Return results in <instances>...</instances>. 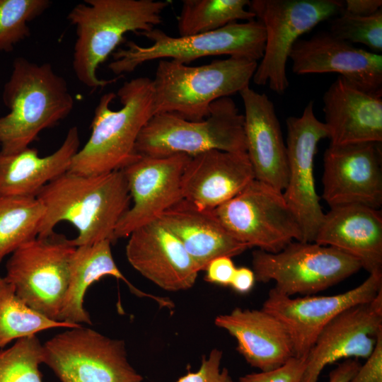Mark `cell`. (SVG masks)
Instances as JSON below:
<instances>
[{
    "label": "cell",
    "instance_id": "8d00e7d4",
    "mask_svg": "<svg viewBox=\"0 0 382 382\" xmlns=\"http://www.w3.org/2000/svg\"><path fill=\"white\" fill-rule=\"evenodd\" d=\"M231 258L221 256L209 262L204 270V279L209 283L229 286L236 269Z\"/></svg>",
    "mask_w": 382,
    "mask_h": 382
},
{
    "label": "cell",
    "instance_id": "2e32d148",
    "mask_svg": "<svg viewBox=\"0 0 382 382\" xmlns=\"http://www.w3.org/2000/svg\"><path fill=\"white\" fill-rule=\"evenodd\" d=\"M382 334V290L371 301L349 307L321 330L305 359L301 382H318L324 368L341 359H367Z\"/></svg>",
    "mask_w": 382,
    "mask_h": 382
},
{
    "label": "cell",
    "instance_id": "52a82bcc",
    "mask_svg": "<svg viewBox=\"0 0 382 382\" xmlns=\"http://www.w3.org/2000/svg\"><path fill=\"white\" fill-rule=\"evenodd\" d=\"M246 153L244 115L230 97L214 101L209 115L190 121L175 114H154L140 132L135 150L138 155L189 156L210 151Z\"/></svg>",
    "mask_w": 382,
    "mask_h": 382
},
{
    "label": "cell",
    "instance_id": "f35d334b",
    "mask_svg": "<svg viewBox=\"0 0 382 382\" xmlns=\"http://www.w3.org/2000/svg\"><path fill=\"white\" fill-rule=\"evenodd\" d=\"M256 282L253 270L241 267H236L230 286L239 294H247L251 291Z\"/></svg>",
    "mask_w": 382,
    "mask_h": 382
},
{
    "label": "cell",
    "instance_id": "3957f363",
    "mask_svg": "<svg viewBox=\"0 0 382 382\" xmlns=\"http://www.w3.org/2000/svg\"><path fill=\"white\" fill-rule=\"evenodd\" d=\"M2 99L9 110L0 117V152L4 154L29 147L42 130L57 125L74 108L66 80L51 64L23 57L13 60Z\"/></svg>",
    "mask_w": 382,
    "mask_h": 382
},
{
    "label": "cell",
    "instance_id": "74e56055",
    "mask_svg": "<svg viewBox=\"0 0 382 382\" xmlns=\"http://www.w3.org/2000/svg\"><path fill=\"white\" fill-rule=\"evenodd\" d=\"M381 9V0H346L343 3V10L356 16H369Z\"/></svg>",
    "mask_w": 382,
    "mask_h": 382
},
{
    "label": "cell",
    "instance_id": "7c38bea8",
    "mask_svg": "<svg viewBox=\"0 0 382 382\" xmlns=\"http://www.w3.org/2000/svg\"><path fill=\"white\" fill-rule=\"evenodd\" d=\"M43 364L61 382H143L127 360L122 340L81 325L43 345Z\"/></svg>",
    "mask_w": 382,
    "mask_h": 382
},
{
    "label": "cell",
    "instance_id": "5b68a950",
    "mask_svg": "<svg viewBox=\"0 0 382 382\" xmlns=\"http://www.w3.org/2000/svg\"><path fill=\"white\" fill-rule=\"evenodd\" d=\"M257 64L232 57L197 66L161 59L152 80L154 114L170 112L190 121L202 120L214 101L249 86Z\"/></svg>",
    "mask_w": 382,
    "mask_h": 382
},
{
    "label": "cell",
    "instance_id": "4dcf8cb0",
    "mask_svg": "<svg viewBox=\"0 0 382 382\" xmlns=\"http://www.w3.org/2000/svg\"><path fill=\"white\" fill-rule=\"evenodd\" d=\"M42 344L37 335L17 340L0 350V382H42Z\"/></svg>",
    "mask_w": 382,
    "mask_h": 382
},
{
    "label": "cell",
    "instance_id": "9c48e42d",
    "mask_svg": "<svg viewBox=\"0 0 382 382\" xmlns=\"http://www.w3.org/2000/svg\"><path fill=\"white\" fill-rule=\"evenodd\" d=\"M248 8L265 30V45L253 77L258 86L269 85L282 95L289 87L286 62L294 43L320 23L340 13L337 0H253Z\"/></svg>",
    "mask_w": 382,
    "mask_h": 382
},
{
    "label": "cell",
    "instance_id": "d6a6232c",
    "mask_svg": "<svg viewBox=\"0 0 382 382\" xmlns=\"http://www.w3.org/2000/svg\"><path fill=\"white\" fill-rule=\"evenodd\" d=\"M329 32L340 40L363 44L379 54L382 51V9L369 16H360L342 8L340 16L330 21Z\"/></svg>",
    "mask_w": 382,
    "mask_h": 382
},
{
    "label": "cell",
    "instance_id": "603a6c76",
    "mask_svg": "<svg viewBox=\"0 0 382 382\" xmlns=\"http://www.w3.org/2000/svg\"><path fill=\"white\" fill-rule=\"evenodd\" d=\"M330 145L382 141V96L339 76L323 96Z\"/></svg>",
    "mask_w": 382,
    "mask_h": 382
},
{
    "label": "cell",
    "instance_id": "e0dca14e",
    "mask_svg": "<svg viewBox=\"0 0 382 382\" xmlns=\"http://www.w3.org/2000/svg\"><path fill=\"white\" fill-rule=\"evenodd\" d=\"M322 197L330 207L382 204L381 143L330 145L323 155Z\"/></svg>",
    "mask_w": 382,
    "mask_h": 382
},
{
    "label": "cell",
    "instance_id": "9a60e30c",
    "mask_svg": "<svg viewBox=\"0 0 382 382\" xmlns=\"http://www.w3.org/2000/svg\"><path fill=\"white\" fill-rule=\"evenodd\" d=\"M190 158L185 154L140 156L122 169L133 204L116 226L115 241L129 237L134 231L157 219L183 199L181 180Z\"/></svg>",
    "mask_w": 382,
    "mask_h": 382
},
{
    "label": "cell",
    "instance_id": "ba28073f",
    "mask_svg": "<svg viewBox=\"0 0 382 382\" xmlns=\"http://www.w3.org/2000/svg\"><path fill=\"white\" fill-rule=\"evenodd\" d=\"M256 282H274L277 292L292 296L324 291L357 272L360 262L330 246L294 241L281 251L252 254Z\"/></svg>",
    "mask_w": 382,
    "mask_h": 382
},
{
    "label": "cell",
    "instance_id": "8fae6325",
    "mask_svg": "<svg viewBox=\"0 0 382 382\" xmlns=\"http://www.w3.org/2000/svg\"><path fill=\"white\" fill-rule=\"evenodd\" d=\"M213 212L228 233L250 248L276 253L292 241H303L282 192L255 179Z\"/></svg>",
    "mask_w": 382,
    "mask_h": 382
},
{
    "label": "cell",
    "instance_id": "277c9868",
    "mask_svg": "<svg viewBox=\"0 0 382 382\" xmlns=\"http://www.w3.org/2000/svg\"><path fill=\"white\" fill-rule=\"evenodd\" d=\"M168 5L154 0H85L75 6L67 19L76 28L72 66L79 81L92 89L116 81L118 78L98 79V66L115 52L125 33L149 31L160 24Z\"/></svg>",
    "mask_w": 382,
    "mask_h": 382
},
{
    "label": "cell",
    "instance_id": "836d02e7",
    "mask_svg": "<svg viewBox=\"0 0 382 382\" xmlns=\"http://www.w3.org/2000/svg\"><path fill=\"white\" fill-rule=\"evenodd\" d=\"M222 356L221 350L213 349L208 357L202 356L198 371H188L176 382H235L226 368L220 369Z\"/></svg>",
    "mask_w": 382,
    "mask_h": 382
},
{
    "label": "cell",
    "instance_id": "ab89813d",
    "mask_svg": "<svg viewBox=\"0 0 382 382\" xmlns=\"http://www.w3.org/2000/svg\"><path fill=\"white\" fill-rule=\"evenodd\" d=\"M360 366L357 359H345L330 371L328 382H349Z\"/></svg>",
    "mask_w": 382,
    "mask_h": 382
},
{
    "label": "cell",
    "instance_id": "d4e9b609",
    "mask_svg": "<svg viewBox=\"0 0 382 382\" xmlns=\"http://www.w3.org/2000/svg\"><path fill=\"white\" fill-rule=\"evenodd\" d=\"M158 219L178 238L199 271L218 257H232L250 248L228 233L213 210L199 209L184 199Z\"/></svg>",
    "mask_w": 382,
    "mask_h": 382
},
{
    "label": "cell",
    "instance_id": "4316f807",
    "mask_svg": "<svg viewBox=\"0 0 382 382\" xmlns=\"http://www.w3.org/2000/svg\"><path fill=\"white\" fill-rule=\"evenodd\" d=\"M111 241L105 240L90 245L76 247L70 260L68 287L58 321L71 324L91 325L83 299L88 288L106 276H112L126 283L131 292L139 297H149L161 306L171 308L168 299L146 294L132 285L117 266L111 250Z\"/></svg>",
    "mask_w": 382,
    "mask_h": 382
},
{
    "label": "cell",
    "instance_id": "83f0119b",
    "mask_svg": "<svg viewBox=\"0 0 382 382\" xmlns=\"http://www.w3.org/2000/svg\"><path fill=\"white\" fill-rule=\"evenodd\" d=\"M45 213L36 197H0V262L37 237Z\"/></svg>",
    "mask_w": 382,
    "mask_h": 382
},
{
    "label": "cell",
    "instance_id": "ac0fdd59",
    "mask_svg": "<svg viewBox=\"0 0 382 382\" xmlns=\"http://www.w3.org/2000/svg\"><path fill=\"white\" fill-rule=\"evenodd\" d=\"M289 59L296 74L337 73L357 88L382 96V55L356 47L330 32L299 39Z\"/></svg>",
    "mask_w": 382,
    "mask_h": 382
},
{
    "label": "cell",
    "instance_id": "ffe728a7",
    "mask_svg": "<svg viewBox=\"0 0 382 382\" xmlns=\"http://www.w3.org/2000/svg\"><path fill=\"white\" fill-rule=\"evenodd\" d=\"M239 94L245 111L246 154L255 179L283 192L288 180L287 153L274 104L250 86Z\"/></svg>",
    "mask_w": 382,
    "mask_h": 382
},
{
    "label": "cell",
    "instance_id": "4fadbf2b",
    "mask_svg": "<svg viewBox=\"0 0 382 382\" xmlns=\"http://www.w3.org/2000/svg\"><path fill=\"white\" fill-rule=\"evenodd\" d=\"M288 180L282 194L301 227L303 242H313L324 214L315 187L314 157L319 141L328 138L311 100L299 117L286 120Z\"/></svg>",
    "mask_w": 382,
    "mask_h": 382
},
{
    "label": "cell",
    "instance_id": "f1b7e54d",
    "mask_svg": "<svg viewBox=\"0 0 382 382\" xmlns=\"http://www.w3.org/2000/svg\"><path fill=\"white\" fill-rule=\"evenodd\" d=\"M81 325L53 320L35 311L17 296L4 277H0V350L13 340L36 335L45 330Z\"/></svg>",
    "mask_w": 382,
    "mask_h": 382
},
{
    "label": "cell",
    "instance_id": "44dd1931",
    "mask_svg": "<svg viewBox=\"0 0 382 382\" xmlns=\"http://www.w3.org/2000/svg\"><path fill=\"white\" fill-rule=\"evenodd\" d=\"M253 180L246 153L210 150L190 156L181 180L183 199L213 210L231 199Z\"/></svg>",
    "mask_w": 382,
    "mask_h": 382
},
{
    "label": "cell",
    "instance_id": "1f68e13d",
    "mask_svg": "<svg viewBox=\"0 0 382 382\" xmlns=\"http://www.w3.org/2000/svg\"><path fill=\"white\" fill-rule=\"evenodd\" d=\"M51 4L49 0H0V52H10L28 37V23Z\"/></svg>",
    "mask_w": 382,
    "mask_h": 382
},
{
    "label": "cell",
    "instance_id": "7a4b0ae2",
    "mask_svg": "<svg viewBox=\"0 0 382 382\" xmlns=\"http://www.w3.org/2000/svg\"><path fill=\"white\" fill-rule=\"evenodd\" d=\"M117 95L122 104L117 110L110 107L116 97L114 93L100 97L90 137L74 156L69 171L100 175L122 170L140 157L135 150L137 140L154 115L153 81L148 77L125 81Z\"/></svg>",
    "mask_w": 382,
    "mask_h": 382
},
{
    "label": "cell",
    "instance_id": "e575fe53",
    "mask_svg": "<svg viewBox=\"0 0 382 382\" xmlns=\"http://www.w3.org/2000/svg\"><path fill=\"white\" fill-rule=\"evenodd\" d=\"M306 357H292L282 366L268 371L252 373L241 376L238 382H301Z\"/></svg>",
    "mask_w": 382,
    "mask_h": 382
},
{
    "label": "cell",
    "instance_id": "8992f818",
    "mask_svg": "<svg viewBox=\"0 0 382 382\" xmlns=\"http://www.w3.org/2000/svg\"><path fill=\"white\" fill-rule=\"evenodd\" d=\"M152 42L143 47L128 41L125 48L112 53L110 70L117 75L134 71L145 62L154 59H172L188 64L203 57L228 55L257 62L265 45V30L257 19L230 23L209 33L173 37L158 28L138 33Z\"/></svg>",
    "mask_w": 382,
    "mask_h": 382
},
{
    "label": "cell",
    "instance_id": "30bf717a",
    "mask_svg": "<svg viewBox=\"0 0 382 382\" xmlns=\"http://www.w3.org/2000/svg\"><path fill=\"white\" fill-rule=\"evenodd\" d=\"M76 247L55 232L37 237L11 253L5 279L29 307L58 321L66 296L70 260Z\"/></svg>",
    "mask_w": 382,
    "mask_h": 382
},
{
    "label": "cell",
    "instance_id": "7402d4cb",
    "mask_svg": "<svg viewBox=\"0 0 382 382\" xmlns=\"http://www.w3.org/2000/svg\"><path fill=\"white\" fill-rule=\"evenodd\" d=\"M313 242L354 257L369 274L382 272V216L378 209L359 204L332 207L324 214Z\"/></svg>",
    "mask_w": 382,
    "mask_h": 382
},
{
    "label": "cell",
    "instance_id": "5bb4252c",
    "mask_svg": "<svg viewBox=\"0 0 382 382\" xmlns=\"http://www.w3.org/2000/svg\"><path fill=\"white\" fill-rule=\"evenodd\" d=\"M381 290L382 272H376L359 286L332 296L292 298L272 288L262 308L283 323L291 337L294 357L302 358L332 319L349 307L371 301Z\"/></svg>",
    "mask_w": 382,
    "mask_h": 382
},
{
    "label": "cell",
    "instance_id": "d6986e66",
    "mask_svg": "<svg viewBox=\"0 0 382 382\" xmlns=\"http://www.w3.org/2000/svg\"><path fill=\"white\" fill-rule=\"evenodd\" d=\"M126 256L142 276L169 291L190 289L200 272L181 242L158 219L129 236Z\"/></svg>",
    "mask_w": 382,
    "mask_h": 382
},
{
    "label": "cell",
    "instance_id": "6da1fadb",
    "mask_svg": "<svg viewBox=\"0 0 382 382\" xmlns=\"http://www.w3.org/2000/svg\"><path fill=\"white\" fill-rule=\"evenodd\" d=\"M36 197L45 208L37 237L54 233L58 223L68 221L79 232L71 240L75 247L116 241V226L132 201L122 170L100 175L68 170L42 187Z\"/></svg>",
    "mask_w": 382,
    "mask_h": 382
},
{
    "label": "cell",
    "instance_id": "484cf974",
    "mask_svg": "<svg viewBox=\"0 0 382 382\" xmlns=\"http://www.w3.org/2000/svg\"><path fill=\"white\" fill-rule=\"evenodd\" d=\"M79 146V129L74 126L50 155L40 156L37 149L30 147L13 154L0 152V197H36L47 184L69 170Z\"/></svg>",
    "mask_w": 382,
    "mask_h": 382
},
{
    "label": "cell",
    "instance_id": "cb8c5ba5",
    "mask_svg": "<svg viewBox=\"0 0 382 382\" xmlns=\"http://www.w3.org/2000/svg\"><path fill=\"white\" fill-rule=\"evenodd\" d=\"M214 324L237 342V350L260 371L277 369L294 357L291 337L283 323L262 308H235L218 316Z\"/></svg>",
    "mask_w": 382,
    "mask_h": 382
},
{
    "label": "cell",
    "instance_id": "f546056e",
    "mask_svg": "<svg viewBox=\"0 0 382 382\" xmlns=\"http://www.w3.org/2000/svg\"><path fill=\"white\" fill-rule=\"evenodd\" d=\"M248 0H183L178 18L180 36L209 33L237 21L255 19Z\"/></svg>",
    "mask_w": 382,
    "mask_h": 382
},
{
    "label": "cell",
    "instance_id": "d590c367",
    "mask_svg": "<svg viewBox=\"0 0 382 382\" xmlns=\"http://www.w3.org/2000/svg\"><path fill=\"white\" fill-rule=\"evenodd\" d=\"M349 382H382V334L373 352Z\"/></svg>",
    "mask_w": 382,
    "mask_h": 382
}]
</instances>
